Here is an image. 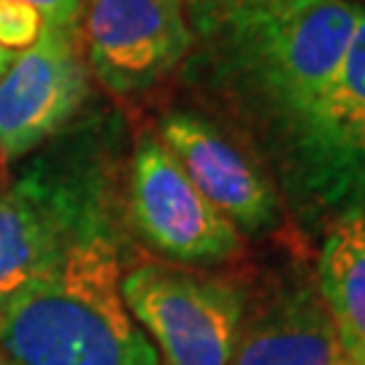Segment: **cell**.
I'll return each instance as SVG.
<instances>
[{"label": "cell", "mask_w": 365, "mask_h": 365, "mask_svg": "<svg viewBox=\"0 0 365 365\" xmlns=\"http://www.w3.org/2000/svg\"><path fill=\"white\" fill-rule=\"evenodd\" d=\"M312 125L336 146L365 155V6H357L349 46L314 111Z\"/></svg>", "instance_id": "obj_11"}, {"label": "cell", "mask_w": 365, "mask_h": 365, "mask_svg": "<svg viewBox=\"0 0 365 365\" xmlns=\"http://www.w3.org/2000/svg\"><path fill=\"white\" fill-rule=\"evenodd\" d=\"M119 282L117 230L78 238L0 306V357L11 365H160Z\"/></svg>", "instance_id": "obj_1"}, {"label": "cell", "mask_w": 365, "mask_h": 365, "mask_svg": "<svg viewBox=\"0 0 365 365\" xmlns=\"http://www.w3.org/2000/svg\"><path fill=\"white\" fill-rule=\"evenodd\" d=\"M0 365H11V363H9V360H3V357H0Z\"/></svg>", "instance_id": "obj_15"}, {"label": "cell", "mask_w": 365, "mask_h": 365, "mask_svg": "<svg viewBox=\"0 0 365 365\" xmlns=\"http://www.w3.org/2000/svg\"><path fill=\"white\" fill-rule=\"evenodd\" d=\"M125 211L138 241L173 265L211 268L244 249L235 225L200 195L157 133H144L133 146Z\"/></svg>", "instance_id": "obj_5"}, {"label": "cell", "mask_w": 365, "mask_h": 365, "mask_svg": "<svg viewBox=\"0 0 365 365\" xmlns=\"http://www.w3.org/2000/svg\"><path fill=\"white\" fill-rule=\"evenodd\" d=\"M119 289L160 365H230L247 317L244 287L197 268L141 262Z\"/></svg>", "instance_id": "obj_4"}, {"label": "cell", "mask_w": 365, "mask_h": 365, "mask_svg": "<svg viewBox=\"0 0 365 365\" xmlns=\"http://www.w3.org/2000/svg\"><path fill=\"white\" fill-rule=\"evenodd\" d=\"M25 3L41 9L52 25H78L81 0H25Z\"/></svg>", "instance_id": "obj_13"}, {"label": "cell", "mask_w": 365, "mask_h": 365, "mask_svg": "<svg viewBox=\"0 0 365 365\" xmlns=\"http://www.w3.org/2000/svg\"><path fill=\"white\" fill-rule=\"evenodd\" d=\"M78 33L90 76L117 98L155 90L195 43L184 0H81Z\"/></svg>", "instance_id": "obj_6"}, {"label": "cell", "mask_w": 365, "mask_h": 365, "mask_svg": "<svg viewBox=\"0 0 365 365\" xmlns=\"http://www.w3.org/2000/svg\"><path fill=\"white\" fill-rule=\"evenodd\" d=\"M114 227L103 157L84 135L60 133L25 157L0 190V306L63 257L78 238Z\"/></svg>", "instance_id": "obj_2"}, {"label": "cell", "mask_w": 365, "mask_h": 365, "mask_svg": "<svg viewBox=\"0 0 365 365\" xmlns=\"http://www.w3.org/2000/svg\"><path fill=\"white\" fill-rule=\"evenodd\" d=\"M241 68L265 95L312 122L357 22L349 0H227L220 14Z\"/></svg>", "instance_id": "obj_3"}, {"label": "cell", "mask_w": 365, "mask_h": 365, "mask_svg": "<svg viewBox=\"0 0 365 365\" xmlns=\"http://www.w3.org/2000/svg\"><path fill=\"white\" fill-rule=\"evenodd\" d=\"M157 138L238 233H265L279 222V197L265 173L209 119L173 111L160 119Z\"/></svg>", "instance_id": "obj_8"}, {"label": "cell", "mask_w": 365, "mask_h": 365, "mask_svg": "<svg viewBox=\"0 0 365 365\" xmlns=\"http://www.w3.org/2000/svg\"><path fill=\"white\" fill-rule=\"evenodd\" d=\"M230 365H354L317 284L279 292L244 317Z\"/></svg>", "instance_id": "obj_9"}, {"label": "cell", "mask_w": 365, "mask_h": 365, "mask_svg": "<svg viewBox=\"0 0 365 365\" xmlns=\"http://www.w3.org/2000/svg\"><path fill=\"white\" fill-rule=\"evenodd\" d=\"M46 25L49 19L33 3L0 0V46L11 54H22L30 49L41 38Z\"/></svg>", "instance_id": "obj_12"}, {"label": "cell", "mask_w": 365, "mask_h": 365, "mask_svg": "<svg viewBox=\"0 0 365 365\" xmlns=\"http://www.w3.org/2000/svg\"><path fill=\"white\" fill-rule=\"evenodd\" d=\"M14 57H16V54H11L9 49H3V46H0V76L9 71V66L14 63Z\"/></svg>", "instance_id": "obj_14"}, {"label": "cell", "mask_w": 365, "mask_h": 365, "mask_svg": "<svg viewBox=\"0 0 365 365\" xmlns=\"http://www.w3.org/2000/svg\"><path fill=\"white\" fill-rule=\"evenodd\" d=\"M317 287L354 365H365V217H341L325 235Z\"/></svg>", "instance_id": "obj_10"}, {"label": "cell", "mask_w": 365, "mask_h": 365, "mask_svg": "<svg viewBox=\"0 0 365 365\" xmlns=\"http://www.w3.org/2000/svg\"><path fill=\"white\" fill-rule=\"evenodd\" d=\"M78 25H46L0 76V163H16L54 141L90 95Z\"/></svg>", "instance_id": "obj_7"}]
</instances>
